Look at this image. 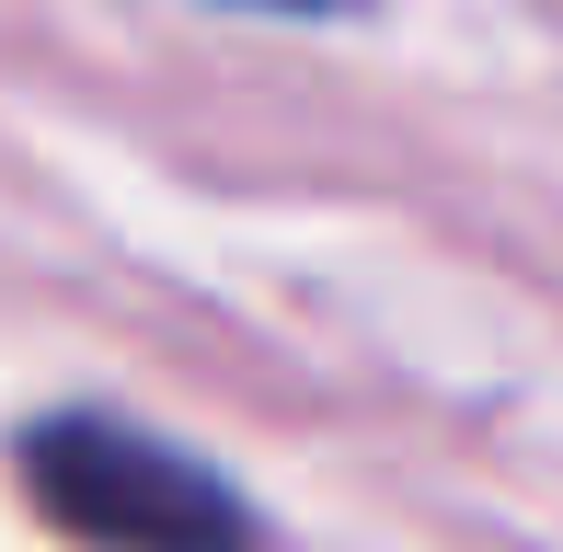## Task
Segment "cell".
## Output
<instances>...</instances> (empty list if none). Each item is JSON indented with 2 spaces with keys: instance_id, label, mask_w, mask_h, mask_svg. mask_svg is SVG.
Returning <instances> with one entry per match:
<instances>
[{
  "instance_id": "6da1fadb",
  "label": "cell",
  "mask_w": 563,
  "mask_h": 552,
  "mask_svg": "<svg viewBox=\"0 0 563 552\" xmlns=\"http://www.w3.org/2000/svg\"><path fill=\"white\" fill-rule=\"evenodd\" d=\"M23 484L35 507L58 518L69 541L92 552H253V507L219 484L208 461L139 438V426H104V415H58L23 438Z\"/></svg>"
},
{
  "instance_id": "7a4b0ae2",
  "label": "cell",
  "mask_w": 563,
  "mask_h": 552,
  "mask_svg": "<svg viewBox=\"0 0 563 552\" xmlns=\"http://www.w3.org/2000/svg\"><path fill=\"white\" fill-rule=\"evenodd\" d=\"M242 12H334V0H242Z\"/></svg>"
}]
</instances>
